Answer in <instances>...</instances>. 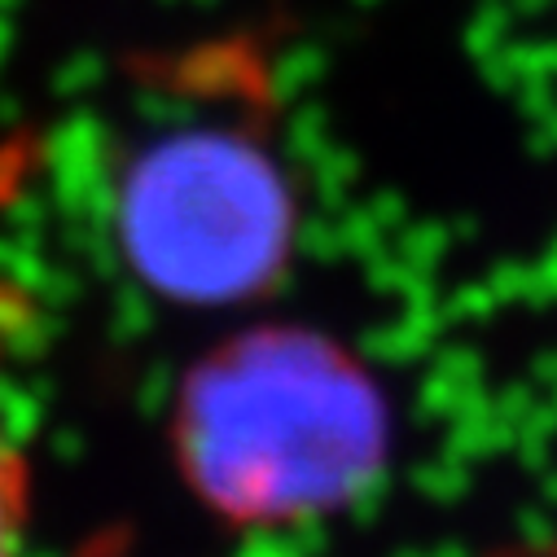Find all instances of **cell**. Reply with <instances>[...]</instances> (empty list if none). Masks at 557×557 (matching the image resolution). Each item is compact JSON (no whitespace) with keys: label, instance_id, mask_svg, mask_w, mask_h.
<instances>
[{"label":"cell","instance_id":"6da1fadb","mask_svg":"<svg viewBox=\"0 0 557 557\" xmlns=\"http://www.w3.org/2000/svg\"><path fill=\"white\" fill-rule=\"evenodd\" d=\"M168 440L207 513L233 527H304L382 483L391 404L360 351L330 330L259 321L181 373Z\"/></svg>","mask_w":557,"mask_h":557},{"label":"cell","instance_id":"7a4b0ae2","mask_svg":"<svg viewBox=\"0 0 557 557\" xmlns=\"http://www.w3.org/2000/svg\"><path fill=\"white\" fill-rule=\"evenodd\" d=\"M299 185L272 123L268 71L224 53L207 110L136 146L114 185L127 272L176 308H242L286 286L299 255Z\"/></svg>","mask_w":557,"mask_h":557},{"label":"cell","instance_id":"3957f363","mask_svg":"<svg viewBox=\"0 0 557 557\" xmlns=\"http://www.w3.org/2000/svg\"><path fill=\"white\" fill-rule=\"evenodd\" d=\"M36 330V295L18 276L0 272V369L18 351V343ZM32 513V466L23 448L0 426V557H18V540Z\"/></svg>","mask_w":557,"mask_h":557}]
</instances>
